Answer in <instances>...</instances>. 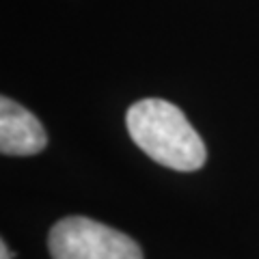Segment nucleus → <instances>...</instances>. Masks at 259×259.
Segmentation results:
<instances>
[{"instance_id": "1", "label": "nucleus", "mask_w": 259, "mask_h": 259, "mask_svg": "<svg viewBox=\"0 0 259 259\" xmlns=\"http://www.w3.org/2000/svg\"><path fill=\"white\" fill-rule=\"evenodd\" d=\"M125 125L130 139L162 166L190 173L205 164L207 149L203 139L171 102L149 97L132 104Z\"/></svg>"}, {"instance_id": "2", "label": "nucleus", "mask_w": 259, "mask_h": 259, "mask_svg": "<svg viewBox=\"0 0 259 259\" xmlns=\"http://www.w3.org/2000/svg\"><path fill=\"white\" fill-rule=\"evenodd\" d=\"M52 259H143L136 242L87 216H67L48 236Z\"/></svg>"}, {"instance_id": "3", "label": "nucleus", "mask_w": 259, "mask_h": 259, "mask_svg": "<svg viewBox=\"0 0 259 259\" xmlns=\"http://www.w3.org/2000/svg\"><path fill=\"white\" fill-rule=\"evenodd\" d=\"M48 145L46 130L35 115L18 102L0 100V151L3 156H35Z\"/></svg>"}, {"instance_id": "4", "label": "nucleus", "mask_w": 259, "mask_h": 259, "mask_svg": "<svg viewBox=\"0 0 259 259\" xmlns=\"http://www.w3.org/2000/svg\"><path fill=\"white\" fill-rule=\"evenodd\" d=\"M0 259H11V253H9V246H7V242L3 240L0 242Z\"/></svg>"}]
</instances>
